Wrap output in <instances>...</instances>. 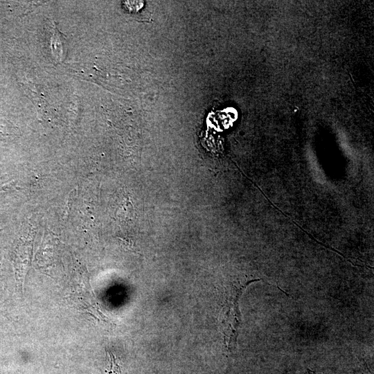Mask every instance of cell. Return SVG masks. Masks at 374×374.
<instances>
[{
	"mask_svg": "<svg viewBox=\"0 0 374 374\" xmlns=\"http://www.w3.org/2000/svg\"><path fill=\"white\" fill-rule=\"evenodd\" d=\"M1 231V229H0V231Z\"/></svg>",
	"mask_w": 374,
	"mask_h": 374,
	"instance_id": "cell-3",
	"label": "cell"
},
{
	"mask_svg": "<svg viewBox=\"0 0 374 374\" xmlns=\"http://www.w3.org/2000/svg\"><path fill=\"white\" fill-rule=\"evenodd\" d=\"M110 355V369L108 371V374H121V369L119 366L117 364L114 356L112 355V353H109Z\"/></svg>",
	"mask_w": 374,
	"mask_h": 374,
	"instance_id": "cell-2",
	"label": "cell"
},
{
	"mask_svg": "<svg viewBox=\"0 0 374 374\" xmlns=\"http://www.w3.org/2000/svg\"><path fill=\"white\" fill-rule=\"evenodd\" d=\"M260 278L238 282L226 287L222 310L220 312V326L224 337V343L228 351L231 352L236 347L239 328L241 323V314L239 308L240 298L251 283Z\"/></svg>",
	"mask_w": 374,
	"mask_h": 374,
	"instance_id": "cell-1",
	"label": "cell"
}]
</instances>
